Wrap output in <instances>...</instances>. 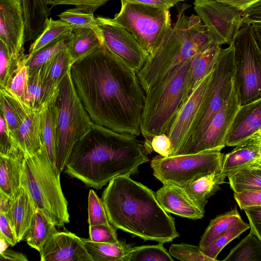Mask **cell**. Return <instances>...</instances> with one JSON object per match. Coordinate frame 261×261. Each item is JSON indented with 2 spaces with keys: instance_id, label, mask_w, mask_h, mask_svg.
<instances>
[{
  "instance_id": "cell-47",
  "label": "cell",
  "mask_w": 261,
  "mask_h": 261,
  "mask_svg": "<svg viewBox=\"0 0 261 261\" xmlns=\"http://www.w3.org/2000/svg\"><path fill=\"white\" fill-rule=\"evenodd\" d=\"M109 0H46L48 5L51 7L58 5H73L81 12L94 13L100 7Z\"/></svg>"
},
{
  "instance_id": "cell-21",
  "label": "cell",
  "mask_w": 261,
  "mask_h": 261,
  "mask_svg": "<svg viewBox=\"0 0 261 261\" xmlns=\"http://www.w3.org/2000/svg\"><path fill=\"white\" fill-rule=\"evenodd\" d=\"M36 210L30 195L21 185L6 213L18 243L25 239Z\"/></svg>"
},
{
  "instance_id": "cell-26",
  "label": "cell",
  "mask_w": 261,
  "mask_h": 261,
  "mask_svg": "<svg viewBox=\"0 0 261 261\" xmlns=\"http://www.w3.org/2000/svg\"><path fill=\"white\" fill-rule=\"evenodd\" d=\"M0 110L10 131L17 142L19 128L32 112L29 111L9 90L4 88H1L0 90Z\"/></svg>"
},
{
  "instance_id": "cell-5",
  "label": "cell",
  "mask_w": 261,
  "mask_h": 261,
  "mask_svg": "<svg viewBox=\"0 0 261 261\" xmlns=\"http://www.w3.org/2000/svg\"><path fill=\"white\" fill-rule=\"evenodd\" d=\"M191 59L179 65L145 94L140 130L149 141L153 136L167 135L178 112L190 94Z\"/></svg>"
},
{
  "instance_id": "cell-58",
  "label": "cell",
  "mask_w": 261,
  "mask_h": 261,
  "mask_svg": "<svg viewBox=\"0 0 261 261\" xmlns=\"http://www.w3.org/2000/svg\"><path fill=\"white\" fill-rule=\"evenodd\" d=\"M248 139L258 145L261 152V128Z\"/></svg>"
},
{
  "instance_id": "cell-59",
  "label": "cell",
  "mask_w": 261,
  "mask_h": 261,
  "mask_svg": "<svg viewBox=\"0 0 261 261\" xmlns=\"http://www.w3.org/2000/svg\"><path fill=\"white\" fill-rule=\"evenodd\" d=\"M251 164L253 166H254L259 169H261V159L259 160H257V161H255L253 163H252L251 164Z\"/></svg>"
},
{
  "instance_id": "cell-38",
  "label": "cell",
  "mask_w": 261,
  "mask_h": 261,
  "mask_svg": "<svg viewBox=\"0 0 261 261\" xmlns=\"http://www.w3.org/2000/svg\"><path fill=\"white\" fill-rule=\"evenodd\" d=\"M249 228L250 224L244 222L242 219H240L226 231L201 250L208 256L218 260L217 257L223 248Z\"/></svg>"
},
{
  "instance_id": "cell-6",
  "label": "cell",
  "mask_w": 261,
  "mask_h": 261,
  "mask_svg": "<svg viewBox=\"0 0 261 261\" xmlns=\"http://www.w3.org/2000/svg\"><path fill=\"white\" fill-rule=\"evenodd\" d=\"M21 185L27 190L36 208L42 211L56 226H63L70 222L60 173L49 161L43 144L35 153L24 155Z\"/></svg>"
},
{
  "instance_id": "cell-43",
  "label": "cell",
  "mask_w": 261,
  "mask_h": 261,
  "mask_svg": "<svg viewBox=\"0 0 261 261\" xmlns=\"http://www.w3.org/2000/svg\"><path fill=\"white\" fill-rule=\"evenodd\" d=\"M0 155L17 156L24 155L13 134L10 131L6 120L0 114Z\"/></svg>"
},
{
  "instance_id": "cell-36",
  "label": "cell",
  "mask_w": 261,
  "mask_h": 261,
  "mask_svg": "<svg viewBox=\"0 0 261 261\" xmlns=\"http://www.w3.org/2000/svg\"><path fill=\"white\" fill-rule=\"evenodd\" d=\"M27 56L24 52L12 55L5 43L0 40L1 88L9 87L15 74L25 65Z\"/></svg>"
},
{
  "instance_id": "cell-44",
  "label": "cell",
  "mask_w": 261,
  "mask_h": 261,
  "mask_svg": "<svg viewBox=\"0 0 261 261\" xmlns=\"http://www.w3.org/2000/svg\"><path fill=\"white\" fill-rule=\"evenodd\" d=\"M60 19L73 27L96 30L97 20L94 13H86L76 8L68 9L58 15Z\"/></svg>"
},
{
  "instance_id": "cell-11",
  "label": "cell",
  "mask_w": 261,
  "mask_h": 261,
  "mask_svg": "<svg viewBox=\"0 0 261 261\" xmlns=\"http://www.w3.org/2000/svg\"><path fill=\"white\" fill-rule=\"evenodd\" d=\"M220 149L169 156H155L150 166L163 184L182 187L200 177L222 171L224 154Z\"/></svg>"
},
{
  "instance_id": "cell-1",
  "label": "cell",
  "mask_w": 261,
  "mask_h": 261,
  "mask_svg": "<svg viewBox=\"0 0 261 261\" xmlns=\"http://www.w3.org/2000/svg\"><path fill=\"white\" fill-rule=\"evenodd\" d=\"M76 91L91 120L139 136L145 93L137 72L103 45L70 67Z\"/></svg>"
},
{
  "instance_id": "cell-4",
  "label": "cell",
  "mask_w": 261,
  "mask_h": 261,
  "mask_svg": "<svg viewBox=\"0 0 261 261\" xmlns=\"http://www.w3.org/2000/svg\"><path fill=\"white\" fill-rule=\"evenodd\" d=\"M189 7L185 4L178 6L174 25L137 73L145 94L211 41L199 16L186 14L185 11Z\"/></svg>"
},
{
  "instance_id": "cell-2",
  "label": "cell",
  "mask_w": 261,
  "mask_h": 261,
  "mask_svg": "<svg viewBox=\"0 0 261 261\" xmlns=\"http://www.w3.org/2000/svg\"><path fill=\"white\" fill-rule=\"evenodd\" d=\"M136 137L93 122L91 132L74 147L65 172L97 190L116 176L135 174L149 161Z\"/></svg>"
},
{
  "instance_id": "cell-48",
  "label": "cell",
  "mask_w": 261,
  "mask_h": 261,
  "mask_svg": "<svg viewBox=\"0 0 261 261\" xmlns=\"http://www.w3.org/2000/svg\"><path fill=\"white\" fill-rule=\"evenodd\" d=\"M28 77V68L24 65L14 76L9 87L6 88L21 102L27 87Z\"/></svg>"
},
{
  "instance_id": "cell-53",
  "label": "cell",
  "mask_w": 261,
  "mask_h": 261,
  "mask_svg": "<svg viewBox=\"0 0 261 261\" xmlns=\"http://www.w3.org/2000/svg\"><path fill=\"white\" fill-rule=\"evenodd\" d=\"M134 4L150 6L163 9H170L180 2L187 0H124Z\"/></svg>"
},
{
  "instance_id": "cell-28",
  "label": "cell",
  "mask_w": 261,
  "mask_h": 261,
  "mask_svg": "<svg viewBox=\"0 0 261 261\" xmlns=\"http://www.w3.org/2000/svg\"><path fill=\"white\" fill-rule=\"evenodd\" d=\"M261 159L258 144L248 139L224 155L222 172L227 174Z\"/></svg>"
},
{
  "instance_id": "cell-49",
  "label": "cell",
  "mask_w": 261,
  "mask_h": 261,
  "mask_svg": "<svg viewBox=\"0 0 261 261\" xmlns=\"http://www.w3.org/2000/svg\"><path fill=\"white\" fill-rule=\"evenodd\" d=\"M233 197L241 210L245 208L261 206V189L234 192Z\"/></svg>"
},
{
  "instance_id": "cell-51",
  "label": "cell",
  "mask_w": 261,
  "mask_h": 261,
  "mask_svg": "<svg viewBox=\"0 0 261 261\" xmlns=\"http://www.w3.org/2000/svg\"><path fill=\"white\" fill-rule=\"evenodd\" d=\"M252 228L261 240V206L251 207L244 210Z\"/></svg>"
},
{
  "instance_id": "cell-3",
  "label": "cell",
  "mask_w": 261,
  "mask_h": 261,
  "mask_svg": "<svg viewBox=\"0 0 261 261\" xmlns=\"http://www.w3.org/2000/svg\"><path fill=\"white\" fill-rule=\"evenodd\" d=\"M101 200L110 223L116 229L163 244L179 236L174 219L159 204L156 194L129 175L113 178Z\"/></svg>"
},
{
  "instance_id": "cell-25",
  "label": "cell",
  "mask_w": 261,
  "mask_h": 261,
  "mask_svg": "<svg viewBox=\"0 0 261 261\" xmlns=\"http://www.w3.org/2000/svg\"><path fill=\"white\" fill-rule=\"evenodd\" d=\"M227 176L221 172H214L200 177L180 187L198 205L204 208L208 199L216 194Z\"/></svg>"
},
{
  "instance_id": "cell-57",
  "label": "cell",
  "mask_w": 261,
  "mask_h": 261,
  "mask_svg": "<svg viewBox=\"0 0 261 261\" xmlns=\"http://www.w3.org/2000/svg\"><path fill=\"white\" fill-rule=\"evenodd\" d=\"M251 24L256 40L261 49V23L253 22Z\"/></svg>"
},
{
  "instance_id": "cell-9",
  "label": "cell",
  "mask_w": 261,
  "mask_h": 261,
  "mask_svg": "<svg viewBox=\"0 0 261 261\" xmlns=\"http://www.w3.org/2000/svg\"><path fill=\"white\" fill-rule=\"evenodd\" d=\"M114 21L125 29L148 56L154 52L171 31L169 9L129 3L121 0Z\"/></svg>"
},
{
  "instance_id": "cell-46",
  "label": "cell",
  "mask_w": 261,
  "mask_h": 261,
  "mask_svg": "<svg viewBox=\"0 0 261 261\" xmlns=\"http://www.w3.org/2000/svg\"><path fill=\"white\" fill-rule=\"evenodd\" d=\"M89 239L98 243H117L116 228L112 225H89Z\"/></svg>"
},
{
  "instance_id": "cell-14",
  "label": "cell",
  "mask_w": 261,
  "mask_h": 261,
  "mask_svg": "<svg viewBox=\"0 0 261 261\" xmlns=\"http://www.w3.org/2000/svg\"><path fill=\"white\" fill-rule=\"evenodd\" d=\"M214 67L195 86L170 126L167 135L171 142L172 155L177 154L190 136L205 99Z\"/></svg>"
},
{
  "instance_id": "cell-15",
  "label": "cell",
  "mask_w": 261,
  "mask_h": 261,
  "mask_svg": "<svg viewBox=\"0 0 261 261\" xmlns=\"http://www.w3.org/2000/svg\"><path fill=\"white\" fill-rule=\"evenodd\" d=\"M240 107L233 86L192 153L225 147L226 136Z\"/></svg>"
},
{
  "instance_id": "cell-13",
  "label": "cell",
  "mask_w": 261,
  "mask_h": 261,
  "mask_svg": "<svg viewBox=\"0 0 261 261\" xmlns=\"http://www.w3.org/2000/svg\"><path fill=\"white\" fill-rule=\"evenodd\" d=\"M96 31L102 44L114 56L137 73L146 62L148 54L133 36L113 19L96 17Z\"/></svg>"
},
{
  "instance_id": "cell-40",
  "label": "cell",
  "mask_w": 261,
  "mask_h": 261,
  "mask_svg": "<svg viewBox=\"0 0 261 261\" xmlns=\"http://www.w3.org/2000/svg\"><path fill=\"white\" fill-rule=\"evenodd\" d=\"M65 39L56 40L41 48L32 56H27L25 65L28 70L37 68L51 60L59 52L66 48Z\"/></svg>"
},
{
  "instance_id": "cell-32",
  "label": "cell",
  "mask_w": 261,
  "mask_h": 261,
  "mask_svg": "<svg viewBox=\"0 0 261 261\" xmlns=\"http://www.w3.org/2000/svg\"><path fill=\"white\" fill-rule=\"evenodd\" d=\"M234 192L261 189V169L248 164L227 175Z\"/></svg>"
},
{
  "instance_id": "cell-19",
  "label": "cell",
  "mask_w": 261,
  "mask_h": 261,
  "mask_svg": "<svg viewBox=\"0 0 261 261\" xmlns=\"http://www.w3.org/2000/svg\"><path fill=\"white\" fill-rule=\"evenodd\" d=\"M261 128V97L240 106L226 136L225 146H236Z\"/></svg>"
},
{
  "instance_id": "cell-24",
  "label": "cell",
  "mask_w": 261,
  "mask_h": 261,
  "mask_svg": "<svg viewBox=\"0 0 261 261\" xmlns=\"http://www.w3.org/2000/svg\"><path fill=\"white\" fill-rule=\"evenodd\" d=\"M42 112H32L21 125L17 143L24 155L36 152L43 144Z\"/></svg>"
},
{
  "instance_id": "cell-35",
  "label": "cell",
  "mask_w": 261,
  "mask_h": 261,
  "mask_svg": "<svg viewBox=\"0 0 261 261\" xmlns=\"http://www.w3.org/2000/svg\"><path fill=\"white\" fill-rule=\"evenodd\" d=\"M240 219L242 218L236 207L211 220L201 237L199 243L200 248L201 250L205 248Z\"/></svg>"
},
{
  "instance_id": "cell-33",
  "label": "cell",
  "mask_w": 261,
  "mask_h": 261,
  "mask_svg": "<svg viewBox=\"0 0 261 261\" xmlns=\"http://www.w3.org/2000/svg\"><path fill=\"white\" fill-rule=\"evenodd\" d=\"M73 29V27L61 19L54 20L49 18L42 33L31 43L28 56H32L56 40L67 39Z\"/></svg>"
},
{
  "instance_id": "cell-54",
  "label": "cell",
  "mask_w": 261,
  "mask_h": 261,
  "mask_svg": "<svg viewBox=\"0 0 261 261\" xmlns=\"http://www.w3.org/2000/svg\"><path fill=\"white\" fill-rule=\"evenodd\" d=\"M1 261H28L26 256L21 252L6 248L1 251Z\"/></svg>"
},
{
  "instance_id": "cell-8",
  "label": "cell",
  "mask_w": 261,
  "mask_h": 261,
  "mask_svg": "<svg viewBox=\"0 0 261 261\" xmlns=\"http://www.w3.org/2000/svg\"><path fill=\"white\" fill-rule=\"evenodd\" d=\"M234 76V50L230 44L220 51L201 109L189 137L177 154H192L225 98L233 88Z\"/></svg>"
},
{
  "instance_id": "cell-34",
  "label": "cell",
  "mask_w": 261,
  "mask_h": 261,
  "mask_svg": "<svg viewBox=\"0 0 261 261\" xmlns=\"http://www.w3.org/2000/svg\"><path fill=\"white\" fill-rule=\"evenodd\" d=\"M225 261H261V240L250 228V233L234 246Z\"/></svg>"
},
{
  "instance_id": "cell-10",
  "label": "cell",
  "mask_w": 261,
  "mask_h": 261,
  "mask_svg": "<svg viewBox=\"0 0 261 261\" xmlns=\"http://www.w3.org/2000/svg\"><path fill=\"white\" fill-rule=\"evenodd\" d=\"M231 44L234 50V88L240 106L261 97V49L251 24H244Z\"/></svg>"
},
{
  "instance_id": "cell-23",
  "label": "cell",
  "mask_w": 261,
  "mask_h": 261,
  "mask_svg": "<svg viewBox=\"0 0 261 261\" xmlns=\"http://www.w3.org/2000/svg\"><path fill=\"white\" fill-rule=\"evenodd\" d=\"M221 49V45L210 41L191 58L189 77L190 93L197 83L213 69Z\"/></svg>"
},
{
  "instance_id": "cell-50",
  "label": "cell",
  "mask_w": 261,
  "mask_h": 261,
  "mask_svg": "<svg viewBox=\"0 0 261 261\" xmlns=\"http://www.w3.org/2000/svg\"><path fill=\"white\" fill-rule=\"evenodd\" d=\"M1 238L4 240L8 245L15 246L17 241L14 231L5 214L0 213Z\"/></svg>"
},
{
  "instance_id": "cell-45",
  "label": "cell",
  "mask_w": 261,
  "mask_h": 261,
  "mask_svg": "<svg viewBox=\"0 0 261 261\" xmlns=\"http://www.w3.org/2000/svg\"><path fill=\"white\" fill-rule=\"evenodd\" d=\"M144 146L147 154L154 151L163 156L172 155L171 142L166 134L153 136L149 141H145Z\"/></svg>"
},
{
  "instance_id": "cell-22",
  "label": "cell",
  "mask_w": 261,
  "mask_h": 261,
  "mask_svg": "<svg viewBox=\"0 0 261 261\" xmlns=\"http://www.w3.org/2000/svg\"><path fill=\"white\" fill-rule=\"evenodd\" d=\"M103 44L96 31L89 28H76L65 40L66 48L71 65L100 47Z\"/></svg>"
},
{
  "instance_id": "cell-7",
  "label": "cell",
  "mask_w": 261,
  "mask_h": 261,
  "mask_svg": "<svg viewBox=\"0 0 261 261\" xmlns=\"http://www.w3.org/2000/svg\"><path fill=\"white\" fill-rule=\"evenodd\" d=\"M58 100L60 114L56 167L61 174L74 147L91 132L93 122L76 91L70 69L61 83Z\"/></svg>"
},
{
  "instance_id": "cell-41",
  "label": "cell",
  "mask_w": 261,
  "mask_h": 261,
  "mask_svg": "<svg viewBox=\"0 0 261 261\" xmlns=\"http://www.w3.org/2000/svg\"><path fill=\"white\" fill-rule=\"evenodd\" d=\"M170 255L181 261H217L205 254L199 246L185 244H173L170 248Z\"/></svg>"
},
{
  "instance_id": "cell-39",
  "label": "cell",
  "mask_w": 261,
  "mask_h": 261,
  "mask_svg": "<svg viewBox=\"0 0 261 261\" xmlns=\"http://www.w3.org/2000/svg\"><path fill=\"white\" fill-rule=\"evenodd\" d=\"M48 77L58 87L68 74L71 62L66 48L60 51L49 61Z\"/></svg>"
},
{
  "instance_id": "cell-18",
  "label": "cell",
  "mask_w": 261,
  "mask_h": 261,
  "mask_svg": "<svg viewBox=\"0 0 261 261\" xmlns=\"http://www.w3.org/2000/svg\"><path fill=\"white\" fill-rule=\"evenodd\" d=\"M39 253L41 261H92L82 238L69 231L55 233Z\"/></svg>"
},
{
  "instance_id": "cell-12",
  "label": "cell",
  "mask_w": 261,
  "mask_h": 261,
  "mask_svg": "<svg viewBox=\"0 0 261 261\" xmlns=\"http://www.w3.org/2000/svg\"><path fill=\"white\" fill-rule=\"evenodd\" d=\"M193 4L210 40L220 45H230L244 24L243 11L216 0H194Z\"/></svg>"
},
{
  "instance_id": "cell-16",
  "label": "cell",
  "mask_w": 261,
  "mask_h": 261,
  "mask_svg": "<svg viewBox=\"0 0 261 261\" xmlns=\"http://www.w3.org/2000/svg\"><path fill=\"white\" fill-rule=\"evenodd\" d=\"M25 30L22 0H0V40L12 55L24 52Z\"/></svg>"
},
{
  "instance_id": "cell-30",
  "label": "cell",
  "mask_w": 261,
  "mask_h": 261,
  "mask_svg": "<svg viewBox=\"0 0 261 261\" xmlns=\"http://www.w3.org/2000/svg\"><path fill=\"white\" fill-rule=\"evenodd\" d=\"M92 261H122L133 248V245L123 241L117 243H98L82 238Z\"/></svg>"
},
{
  "instance_id": "cell-17",
  "label": "cell",
  "mask_w": 261,
  "mask_h": 261,
  "mask_svg": "<svg viewBox=\"0 0 261 261\" xmlns=\"http://www.w3.org/2000/svg\"><path fill=\"white\" fill-rule=\"evenodd\" d=\"M49 66L48 61L35 69L28 70V82L21 102L30 112L40 111L58 100L60 87L49 80Z\"/></svg>"
},
{
  "instance_id": "cell-29",
  "label": "cell",
  "mask_w": 261,
  "mask_h": 261,
  "mask_svg": "<svg viewBox=\"0 0 261 261\" xmlns=\"http://www.w3.org/2000/svg\"><path fill=\"white\" fill-rule=\"evenodd\" d=\"M24 155H0V192L11 200L21 186V175Z\"/></svg>"
},
{
  "instance_id": "cell-31",
  "label": "cell",
  "mask_w": 261,
  "mask_h": 261,
  "mask_svg": "<svg viewBox=\"0 0 261 261\" xmlns=\"http://www.w3.org/2000/svg\"><path fill=\"white\" fill-rule=\"evenodd\" d=\"M56 225L40 210L36 209L25 239L28 245L39 252L57 230Z\"/></svg>"
},
{
  "instance_id": "cell-42",
  "label": "cell",
  "mask_w": 261,
  "mask_h": 261,
  "mask_svg": "<svg viewBox=\"0 0 261 261\" xmlns=\"http://www.w3.org/2000/svg\"><path fill=\"white\" fill-rule=\"evenodd\" d=\"M88 223L89 225H112L108 219L103 203L92 190L88 197Z\"/></svg>"
},
{
  "instance_id": "cell-56",
  "label": "cell",
  "mask_w": 261,
  "mask_h": 261,
  "mask_svg": "<svg viewBox=\"0 0 261 261\" xmlns=\"http://www.w3.org/2000/svg\"><path fill=\"white\" fill-rule=\"evenodd\" d=\"M11 199L6 195L0 192V213L5 214L7 213L10 204Z\"/></svg>"
},
{
  "instance_id": "cell-55",
  "label": "cell",
  "mask_w": 261,
  "mask_h": 261,
  "mask_svg": "<svg viewBox=\"0 0 261 261\" xmlns=\"http://www.w3.org/2000/svg\"><path fill=\"white\" fill-rule=\"evenodd\" d=\"M237 8L242 11L259 0H216Z\"/></svg>"
},
{
  "instance_id": "cell-20",
  "label": "cell",
  "mask_w": 261,
  "mask_h": 261,
  "mask_svg": "<svg viewBox=\"0 0 261 261\" xmlns=\"http://www.w3.org/2000/svg\"><path fill=\"white\" fill-rule=\"evenodd\" d=\"M155 194L159 204L167 213L192 220L200 219L204 216V208L179 187L163 184Z\"/></svg>"
},
{
  "instance_id": "cell-37",
  "label": "cell",
  "mask_w": 261,
  "mask_h": 261,
  "mask_svg": "<svg viewBox=\"0 0 261 261\" xmlns=\"http://www.w3.org/2000/svg\"><path fill=\"white\" fill-rule=\"evenodd\" d=\"M122 261H173L163 244L133 247Z\"/></svg>"
},
{
  "instance_id": "cell-27",
  "label": "cell",
  "mask_w": 261,
  "mask_h": 261,
  "mask_svg": "<svg viewBox=\"0 0 261 261\" xmlns=\"http://www.w3.org/2000/svg\"><path fill=\"white\" fill-rule=\"evenodd\" d=\"M42 112L43 143L49 161L56 167L60 108L57 103H51L44 108Z\"/></svg>"
},
{
  "instance_id": "cell-52",
  "label": "cell",
  "mask_w": 261,
  "mask_h": 261,
  "mask_svg": "<svg viewBox=\"0 0 261 261\" xmlns=\"http://www.w3.org/2000/svg\"><path fill=\"white\" fill-rule=\"evenodd\" d=\"M244 24L261 23V0L254 3L243 11Z\"/></svg>"
}]
</instances>
